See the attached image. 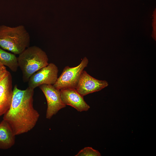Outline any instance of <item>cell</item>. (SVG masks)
Here are the masks:
<instances>
[{
  "label": "cell",
  "instance_id": "obj_1",
  "mask_svg": "<svg viewBox=\"0 0 156 156\" xmlns=\"http://www.w3.org/2000/svg\"><path fill=\"white\" fill-rule=\"evenodd\" d=\"M34 92V89L28 87L21 90L14 86L10 106L3 119L9 123L15 135L31 130L38 120L39 114L33 106Z\"/></svg>",
  "mask_w": 156,
  "mask_h": 156
},
{
  "label": "cell",
  "instance_id": "obj_2",
  "mask_svg": "<svg viewBox=\"0 0 156 156\" xmlns=\"http://www.w3.org/2000/svg\"><path fill=\"white\" fill-rule=\"evenodd\" d=\"M30 37L25 27L0 26V47L19 55L29 47Z\"/></svg>",
  "mask_w": 156,
  "mask_h": 156
},
{
  "label": "cell",
  "instance_id": "obj_3",
  "mask_svg": "<svg viewBox=\"0 0 156 156\" xmlns=\"http://www.w3.org/2000/svg\"><path fill=\"white\" fill-rule=\"evenodd\" d=\"M17 59L24 82H28L33 74L49 64L45 52L36 46L27 48L19 55Z\"/></svg>",
  "mask_w": 156,
  "mask_h": 156
},
{
  "label": "cell",
  "instance_id": "obj_4",
  "mask_svg": "<svg viewBox=\"0 0 156 156\" xmlns=\"http://www.w3.org/2000/svg\"><path fill=\"white\" fill-rule=\"evenodd\" d=\"M88 62V59L85 57L77 66H65L53 86L60 90L66 88L75 89L84 68L87 66Z\"/></svg>",
  "mask_w": 156,
  "mask_h": 156
},
{
  "label": "cell",
  "instance_id": "obj_5",
  "mask_svg": "<svg viewBox=\"0 0 156 156\" xmlns=\"http://www.w3.org/2000/svg\"><path fill=\"white\" fill-rule=\"evenodd\" d=\"M57 67L50 63L36 72L29 78L28 87L34 88L42 84L53 85L58 78Z\"/></svg>",
  "mask_w": 156,
  "mask_h": 156
},
{
  "label": "cell",
  "instance_id": "obj_6",
  "mask_svg": "<svg viewBox=\"0 0 156 156\" xmlns=\"http://www.w3.org/2000/svg\"><path fill=\"white\" fill-rule=\"evenodd\" d=\"M46 98L47 109L46 118L50 119L61 109L66 105L62 102L60 90L56 88L53 85L42 84L39 86Z\"/></svg>",
  "mask_w": 156,
  "mask_h": 156
},
{
  "label": "cell",
  "instance_id": "obj_7",
  "mask_svg": "<svg viewBox=\"0 0 156 156\" xmlns=\"http://www.w3.org/2000/svg\"><path fill=\"white\" fill-rule=\"evenodd\" d=\"M108 86L105 80L96 79L83 70L81 75L75 88L82 96L99 91Z\"/></svg>",
  "mask_w": 156,
  "mask_h": 156
},
{
  "label": "cell",
  "instance_id": "obj_8",
  "mask_svg": "<svg viewBox=\"0 0 156 156\" xmlns=\"http://www.w3.org/2000/svg\"><path fill=\"white\" fill-rule=\"evenodd\" d=\"M61 101L65 105H70L78 111H88L90 106L84 100L83 96L75 88H66L60 90Z\"/></svg>",
  "mask_w": 156,
  "mask_h": 156
},
{
  "label": "cell",
  "instance_id": "obj_9",
  "mask_svg": "<svg viewBox=\"0 0 156 156\" xmlns=\"http://www.w3.org/2000/svg\"><path fill=\"white\" fill-rule=\"evenodd\" d=\"M13 95L12 77L9 72L0 81V116L4 115L10 108Z\"/></svg>",
  "mask_w": 156,
  "mask_h": 156
},
{
  "label": "cell",
  "instance_id": "obj_10",
  "mask_svg": "<svg viewBox=\"0 0 156 156\" xmlns=\"http://www.w3.org/2000/svg\"><path fill=\"white\" fill-rule=\"evenodd\" d=\"M15 136L11 126L5 120L0 123V149L11 148L15 143Z\"/></svg>",
  "mask_w": 156,
  "mask_h": 156
},
{
  "label": "cell",
  "instance_id": "obj_11",
  "mask_svg": "<svg viewBox=\"0 0 156 156\" xmlns=\"http://www.w3.org/2000/svg\"><path fill=\"white\" fill-rule=\"evenodd\" d=\"M0 64L8 67L14 72L18 67L17 57L15 54L7 52L0 47Z\"/></svg>",
  "mask_w": 156,
  "mask_h": 156
},
{
  "label": "cell",
  "instance_id": "obj_12",
  "mask_svg": "<svg viewBox=\"0 0 156 156\" xmlns=\"http://www.w3.org/2000/svg\"><path fill=\"white\" fill-rule=\"evenodd\" d=\"M101 154L97 150L91 147H87L81 150L75 156H100Z\"/></svg>",
  "mask_w": 156,
  "mask_h": 156
},
{
  "label": "cell",
  "instance_id": "obj_13",
  "mask_svg": "<svg viewBox=\"0 0 156 156\" xmlns=\"http://www.w3.org/2000/svg\"><path fill=\"white\" fill-rule=\"evenodd\" d=\"M9 72L5 66L0 64V81L5 77Z\"/></svg>",
  "mask_w": 156,
  "mask_h": 156
}]
</instances>
